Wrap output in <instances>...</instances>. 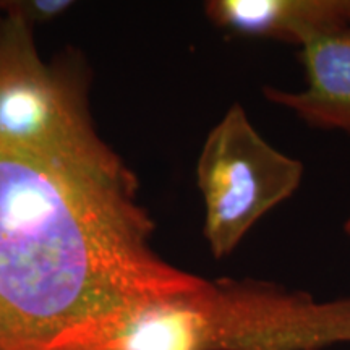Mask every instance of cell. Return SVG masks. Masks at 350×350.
<instances>
[{
  "label": "cell",
  "instance_id": "6da1fadb",
  "mask_svg": "<svg viewBox=\"0 0 350 350\" xmlns=\"http://www.w3.org/2000/svg\"><path fill=\"white\" fill-rule=\"evenodd\" d=\"M135 195L81 180L0 142V300L12 350H39L204 279L150 245Z\"/></svg>",
  "mask_w": 350,
  "mask_h": 350
},
{
  "label": "cell",
  "instance_id": "7a4b0ae2",
  "mask_svg": "<svg viewBox=\"0 0 350 350\" xmlns=\"http://www.w3.org/2000/svg\"><path fill=\"white\" fill-rule=\"evenodd\" d=\"M0 142L65 174L135 195L137 180L96 133L83 85L72 70L39 55L33 25L0 16Z\"/></svg>",
  "mask_w": 350,
  "mask_h": 350
},
{
  "label": "cell",
  "instance_id": "3957f363",
  "mask_svg": "<svg viewBox=\"0 0 350 350\" xmlns=\"http://www.w3.org/2000/svg\"><path fill=\"white\" fill-rule=\"evenodd\" d=\"M304 170L301 161L266 142L247 111L232 104L208 133L196 164L211 255L237 250L260 219L299 190Z\"/></svg>",
  "mask_w": 350,
  "mask_h": 350
},
{
  "label": "cell",
  "instance_id": "277c9868",
  "mask_svg": "<svg viewBox=\"0 0 350 350\" xmlns=\"http://www.w3.org/2000/svg\"><path fill=\"white\" fill-rule=\"evenodd\" d=\"M204 12L229 33L274 39L300 49L350 28V0H211Z\"/></svg>",
  "mask_w": 350,
  "mask_h": 350
},
{
  "label": "cell",
  "instance_id": "5b68a950",
  "mask_svg": "<svg viewBox=\"0 0 350 350\" xmlns=\"http://www.w3.org/2000/svg\"><path fill=\"white\" fill-rule=\"evenodd\" d=\"M306 86L300 91L265 88L266 99L294 112L306 125L350 138V28L300 49Z\"/></svg>",
  "mask_w": 350,
  "mask_h": 350
},
{
  "label": "cell",
  "instance_id": "8992f818",
  "mask_svg": "<svg viewBox=\"0 0 350 350\" xmlns=\"http://www.w3.org/2000/svg\"><path fill=\"white\" fill-rule=\"evenodd\" d=\"M297 344L299 350L350 344V297L318 301L304 292L297 312Z\"/></svg>",
  "mask_w": 350,
  "mask_h": 350
},
{
  "label": "cell",
  "instance_id": "52a82bcc",
  "mask_svg": "<svg viewBox=\"0 0 350 350\" xmlns=\"http://www.w3.org/2000/svg\"><path fill=\"white\" fill-rule=\"evenodd\" d=\"M10 5L13 10L34 25L57 18L72 7V2L68 0H28V2H10Z\"/></svg>",
  "mask_w": 350,
  "mask_h": 350
},
{
  "label": "cell",
  "instance_id": "ba28073f",
  "mask_svg": "<svg viewBox=\"0 0 350 350\" xmlns=\"http://www.w3.org/2000/svg\"><path fill=\"white\" fill-rule=\"evenodd\" d=\"M13 349V338L8 318L3 308L2 300H0V350H12Z\"/></svg>",
  "mask_w": 350,
  "mask_h": 350
},
{
  "label": "cell",
  "instance_id": "9c48e42d",
  "mask_svg": "<svg viewBox=\"0 0 350 350\" xmlns=\"http://www.w3.org/2000/svg\"><path fill=\"white\" fill-rule=\"evenodd\" d=\"M344 232H345V234H347L349 237H350V217L347 219V221L344 222Z\"/></svg>",
  "mask_w": 350,
  "mask_h": 350
},
{
  "label": "cell",
  "instance_id": "30bf717a",
  "mask_svg": "<svg viewBox=\"0 0 350 350\" xmlns=\"http://www.w3.org/2000/svg\"><path fill=\"white\" fill-rule=\"evenodd\" d=\"M5 10H7V2H0V16L5 13Z\"/></svg>",
  "mask_w": 350,
  "mask_h": 350
}]
</instances>
